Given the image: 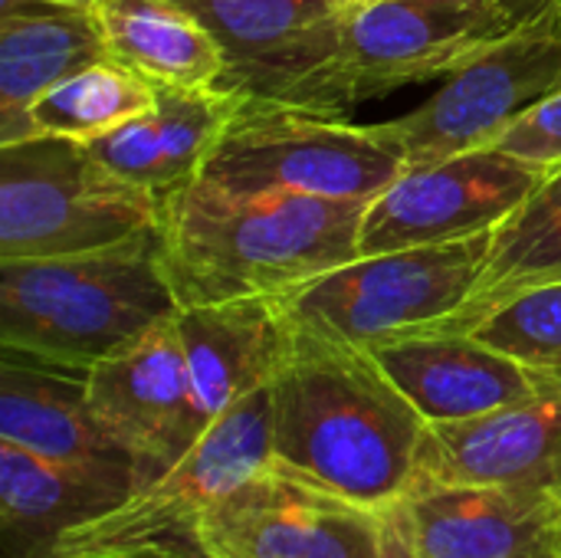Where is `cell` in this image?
<instances>
[{
    "mask_svg": "<svg viewBox=\"0 0 561 558\" xmlns=\"http://www.w3.org/2000/svg\"><path fill=\"white\" fill-rule=\"evenodd\" d=\"M270 391L279 467L371 510H388L417 483L427 421L375 352L286 312Z\"/></svg>",
    "mask_w": 561,
    "mask_h": 558,
    "instance_id": "obj_1",
    "label": "cell"
},
{
    "mask_svg": "<svg viewBox=\"0 0 561 558\" xmlns=\"http://www.w3.org/2000/svg\"><path fill=\"white\" fill-rule=\"evenodd\" d=\"M368 204L309 194H233L191 181L161 197V257L181 303L283 299L362 257Z\"/></svg>",
    "mask_w": 561,
    "mask_h": 558,
    "instance_id": "obj_2",
    "label": "cell"
},
{
    "mask_svg": "<svg viewBox=\"0 0 561 558\" xmlns=\"http://www.w3.org/2000/svg\"><path fill=\"white\" fill-rule=\"evenodd\" d=\"M181 312L158 230L115 247L0 260V349L89 372Z\"/></svg>",
    "mask_w": 561,
    "mask_h": 558,
    "instance_id": "obj_3",
    "label": "cell"
},
{
    "mask_svg": "<svg viewBox=\"0 0 561 558\" xmlns=\"http://www.w3.org/2000/svg\"><path fill=\"white\" fill-rule=\"evenodd\" d=\"M273 460L270 385L230 405L194 447L112 513L72 529L49 558H210L204 529L220 500Z\"/></svg>",
    "mask_w": 561,
    "mask_h": 558,
    "instance_id": "obj_4",
    "label": "cell"
},
{
    "mask_svg": "<svg viewBox=\"0 0 561 558\" xmlns=\"http://www.w3.org/2000/svg\"><path fill=\"white\" fill-rule=\"evenodd\" d=\"M161 197L118 178L85 141L0 145V260L89 253L158 230Z\"/></svg>",
    "mask_w": 561,
    "mask_h": 558,
    "instance_id": "obj_5",
    "label": "cell"
},
{
    "mask_svg": "<svg viewBox=\"0 0 561 558\" xmlns=\"http://www.w3.org/2000/svg\"><path fill=\"white\" fill-rule=\"evenodd\" d=\"M408 171L378 125H348L247 99L204 164L201 181L233 194H309L371 204Z\"/></svg>",
    "mask_w": 561,
    "mask_h": 558,
    "instance_id": "obj_6",
    "label": "cell"
},
{
    "mask_svg": "<svg viewBox=\"0 0 561 558\" xmlns=\"http://www.w3.org/2000/svg\"><path fill=\"white\" fill-rule=\"evenodd\" d=\"M490 243L493 234H480L457 243L358 257L279 303L293 319L371 352L388 342L427 335L447 322L470 299Z\"/></svg>",
    "mask_w": 561,
    "mask_h": 558,
    "instance_id": "obj_7",
    "label": "cell"
},
{
    "mask_svg": "<svg viewBox=\"0 0 561 558\" xmlns=\"http://www.w3.org/2000/svg\"><path fill=\"white\" fill-rule=\"evenodd\" d=\"M224 49L217 86L247 99L345 118L358 102L345 82V10L335 0H181Z\"/></svg>",
    "mask_w": 561,
    "mask_h": 558,
    "instance_id": "obj_8",
    "label": "cell"
},
{
    "mask_svg": "<svg viewBox=\"0 0 561 558\" xmlns=\"http://www.w3.org/2000/svg\"><path fill=\"white\" fill-rule=\"evenodd\" d=\"M561 86V30L552 0H542L516 30L473 53L414 112L378 128L404 151L408 168L490 148L500 132L539 95Z\"/></svg>",
    "mask_w": 561,
    "mask_h": 558,
    "instance_id": "obj_9",
    "label": "cell"
},
{
    "mask_svg": "<svg viewBox=\"0 0 561 558\" xmlns=\"http://www.w3.org/2000/svg\"><path fill=\"white\" fill-rule=\"evenodd\" d=\"M549 174L500 148L408 168L362 217V257L493 234Z\"/></svg>",
    "mask_w": 561,
    "mask_h": 558,
    "instance_id": "obj_10",
    "label": "cell"
},
{
    "mask_svg": "<svg viewBox=\"0 0 561 558\" xmlns=\"http://www.w3.org/2000/svg\"><path fill=\"white\" fill-rule=\"evenodd\" d=\"M536 7L371 0L345 10L342 69L355 102L454 72L483 46L516 30Z\"/></svg>",
    "mask_w": 561,
    "mask_h": 558,
    "instance_id": "obj_11",
    "label": "cell"
},
{
    "mask_svg": "<svg viewBox=\"0 0 561 558\" xmlns=\"http://www.w3.org/2000/svg\"><path fill=\"white\" fill-rule=\"evenodd\" d=\"M381 510L270 460L210 513V558H381Z\"/></svg>",
    "mask_w": 561,
    "mask_h": 558,
    "instance_id": "obj_12",
    "label": "cell"
},
{
    "mask_svg": "<svg viewBox=\"0 0 561 558\" xmlns=\"http://www.w3.org/2000/svg\"><path fill=\"white\" fill-rule=\"evenodd\" d=\"M381 513L431 558H561V490L421 477Z\"/></svg>",
    "mask_w": 561,
    "mask_h": 558,
    "instance_id": "obj_13",
    "label": "cell"
},
{
    "mask_svg": "<svg viewBox=\"0 0 561 558\" xmlns=\"http://www.w3.org/2000/svg\"><path fill=\"white\" fill-rule=\"evenodd\" d=\"M0 441L95 474L125 493H138L164 474L95 414L85 372L16 352L0 358Z\"/></svg>",
    "mask_w": 561,
    "mask_h": 558,
    "instance_id": "obj_14",
    "label": "cell"
},
{
    "mask_svg": "<svg viewBox=\"0 0 561 558\" xmlns=\"http://www.w3.org/2000/svg\"><path fill=\"white\" fill-rule=\"evenodd\" d=\"M85 388L108 431L161 470L178 464L207 431L197 414L178 316L89 368Z\"/></svg>",
    "mask_w": 561,
    "mask_h": 558,
    "instance_id": "obj_15",
    "label": "cell"
},
{
    "mask_svg": "<svg viewBox=\"0 0 561 558\" xmlns=\"http://www.w3.org/2000/svg\"><path fill=\"white\" fill-rule=\"evenodd\" d=\"M427 424L477 421L546 391L552 378L470 332L411 335L371 349Z\"/></svg>",
    "mask_w": 561,
    "mask_h": 558,
    "instance_id": "obj_16",
    "label": "cell"
},
{
    "mask_svg": "<svg viewBox=\"0 0 561 558\" xmlns=\"http://www.w3.org/2000/svg\"><path fill=\"white\" fill-rule=\"evenodd\" d=\"M421 477L561 490V382L477 421L427 424Z\"/></svg>",
    "mask_w": 561,
    "mask_h": 558,
    "instance_id": "obj_17",
    "label": "cell"
},
{
    "mask_svg": "<svg viewBox=\"0 0 561 558\" xmlns=\"http://www.w3.org/2000/svg\"><path fill=\"white\" fill-rule=\"evenodd\" d=\"M243 102L247 95L227 86H154V102L141 115L85 145L118 178L168 197L204 174Z\"/></svg>",
    "mask_w": 561,
    "mask_h": 558,
    "instance_id": "obj_18",
    "label": "cell"
},
{
    "mask_svg": "<svg viewBox=\"0 0 561 558\" xmlns=\"http://www.w3.org/2000/svg\"><path fill=\"white\" fill-rule=\"evenodd\" d=\"M197 414L204 428L240 398L266 388L286 349V309L279 299H230L178 312Z\"/></svg>",
    "mask_w": 561,
    "mask_h": 558,
    "instance_id": "obj_19",
    "label": "cell"
},
{
    "mask_svg": "<svg viewBox=\"0 0 561 558\" xmlns=\"http://www.w3.org/2000/svg\"><path fill=\"white\" fill-rule=\"evenodd\" d=\"M92 7L49 0L0 3V145L33 135L30 105L76 69L105 59Z\"/></svg>",
    "mask_w": 561,
    "mask_h": 558,
    "instance_id": "obj_20",
    "label": "cell"
},
{
    "mask_svg": "<svg viewBox=\"0 0 561 558\" xmlns=\"http://www.w3.org/2000/svg\"><path fill=\"white\" fill-rule=\"evenodd\" d=\"M128 497L95 474L0 441V558H49L72 529Z\"/></svg>",
    "mask_w": 561,
    "mask_h": 558,
    "instance_id": "obj_21",
    "label": "cell"
},
{
    "mask_svg": "<svg viewBox=\"0 0 561 558\" xmlns=\"http://www.w3.org/2000/svg\"><path fill=\"white\" fill-rule=\"evenodd\" d=\"M95 20L108 59L151 86L201 89L224 76V49L181 0H99Z\"/></svg>",
    "mask_w": 561,
    "mask_h": 558,
    "instance_id": "obj_22",
    "label": "cell"
},
{
    "mask_svg": "<svg viewBox=\"0 0 561 558\" xmlns=\"http://www.w3.org/2000/svg\"><path fill=\"white\" fill-rule=\"evenodd\" d=\"M552 283H561V168L493 230L470 299L434 332H470L506 299Z\"/></svg>",
    "mask_w": 561,
    "mask_h": 558,
    "instance_id": "obj_23",
    "label": "cell"
},
{
    "mask_svg": "<svg viewBox=\"0 0 561 558\" xmlns=\"http://www.w3.org/2000/svg\"><path fill=\"white\" fill-rule=\"evenodd\" d=\"M154 102V86L115 59H95L30 105L33 135L95 141Z\"/></svg>",
    "mask_w": 561,
    "mask_h": 558,
    "instance_id": "obj_24",
    "label": "cell"
},
{
    "mask_svg": "<svg viewBox=\"0 0 561 558\" xmlns=\"http://www.w3.org/2000/svg\"><path fill=\"white\" fill-rule=\"evenodd\" d=\"M470 335L536 372L561 378V283L506 299Z\"/></svg>",
    "mask_w": 561,
    "mask_h": 558,
    "instance_id": "obj_25",
    "label": "cell"
},
{
    "mask_svg": "<svg viewBox=\"0 0 561 558\" xmlns=\"http://www.w3.org/2000/svg\"><path fill=\"white\" fill-rule=\"evenodd\" d=\"M546 174L561 168V86L526 105L490 145Z\"/></svg>",
    "mask_w": 561,
    "mask_h": 558,
    "instance_id": "obj_26",
    "label": "cell"
},
{
    "mask_svg": "<svg viewBox=\"0 0 561 558\" xmlns=\"http://www.w3.org/2000/svg\"><path fill=\"white\" fill-rule=\"evenodd\" d=\"M381 523H385V533H381V558H431L424 556V553H417L401 533H398V526L381 513Z\"/></svg>",
    "mask_w": 561,
    "mask_h": 558,
    "instance_id": "obj_27",
    "label": "cell"
},
{
    "mask_svg": "<svg viewBox=\"0 0 561 558\" xmlns=\"http://www.w3.org/2000/svg\"><path fill=\"white\" fill-rule=\"evenodd\" d=\"M447 3H526V7H539L542 0H447Z\"/></svg>",
    "mask_w": 561,
    "mask_h": 558,
    "instance_id": "obj_28",
    "label": "cell"
},
{
    "mask_svg": "<svg viewBox=\"0 0 561 558\" xmlns=\"http://www.w3.org/2000/svg\"><path fill=\"white\" fill-rule=\"evenodd\" d=\"M49 3H69V7H95L99 0H49Z\"/></svg>",
    "mask_w": 561,
    "mask_h": 558,
    "instance_id": "obj_29",
    "label": "cell"
},
{
    "mask_svg": "<svg viewBox=\"0 0 561 558\" xmlns=\"http://www.w3.org/2000/svg\"><path fill=\"white\" fill-rule=\"evenodd\" d=\"M342 10H352V7H358V3H371V0H335Z\"/></svg>",
    "mask_w": 561,
    "mask_h": 558,
    "instance_id": "obj_30",
    "label": "cell"
},
{
    "mask_svg": "<svg viewBox=\"0 0 561 558\" xmlns=\"http://www.w3.org/2000/svg\"><path fill=\"white\" fill-rule=\"evenodd\" d=\"M552 7H556V16H559V30H561V0H552Z\"/></svg>",
    "mask_w": 561,
    "mask_h": 558,
    "instance_id": "obj_31",
    "label": "cell"
}]
</instances>
